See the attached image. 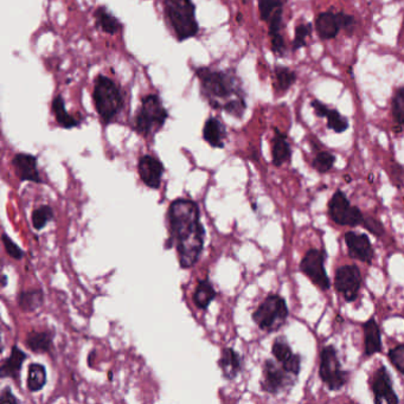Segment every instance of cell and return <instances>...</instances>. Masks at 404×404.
I'll list each match as a JSON object with an SVG mask.
<instances>
[{
  "instance_id": "6da1fadb",
  "label": "cell",
  "mask_w": 404,
  "mask_h": 404,
  "mask_svg": "<svg viewBox=\"0 0 404 404\" xmlns=\"http://www.w3.org/2000/svg\"><path fill=\"white\" fill-rule=\"evenodd\" d=\"M199 208L191 199H175L168 208L171 243L175 244L182 268L198 261L204 247V228L199 221Z\"/></svg>"
},
{
  "instance_id": "7a4b0ae2",
  "label": "cell",
  "mask_w": 404,
  "mask_h": 404,
  "mask_svg": "<svg viewBox=\"0 0 404 404\" xmlns=\"http://www.w3.org/2000/svg\"><path fill=\"white\" fill-rule=\"evenodd\" d=\"M201 82V93L211 107L223 109L231 100L244 97L240 79L234 70H213L208 67L196 69Z\"/></svg>"
},
{
  "instance_id": "3957f363",
  "label": "cell",
  "mask_w": 404,
  "mask_h": 404,
  "mask_svg": "<svg viewBox=\"0 0 404 404\" xmlns=\"http://www.w3.org/2000/svg\"><path fill=\"white\" fill-rule=\"evenodd\" d=\"M164 13L178 42H184L198 34L196 6L192 0H164Z\"/></svg>"
},
{
  "instance_id": "277c9868",
  "label": "cell",
  "mask_w": 404,
  "mask_h": 404,
  "mask_svg": "<svg viewBox=\"0 0 404 404\" xmlns=\"http://www.w3.org/2000/svg\"><path fill=\"white\" fill-rule=\"evenodd\" d=\"M93 100L96 112L105 125L114 121L123 107V96L118 84L101 74L94 81Z\"/></svg>"
},
{
  "instance_id": "5b68a950",
  "label": "cell",
  "mask_w": 404,
  "mask_h": 404,
  "mask_svg": "<svg viewBox=\"0 0 404 404\" xmlns=\"http://www.w3.org/2000/svg\"><path fill=\"white\" fill-rule=\"evenodd\" d=\"M168 119V111L163 106L159 96L149 94L142 97V106L137 109L133 120V128L137 133L147 137L164 126Z\"/></svg>"
},
{
  "instance_id": "8992f818",
  "label": "cell",
  "mask_w": 404,
  "mask_h": 404,
  "mask_svg": "<svg viewBox=\"0 0 404 404\" xmlns=\"http://www.w3.org/2000/svg\"><path fill=\"white\" fill-rule=\"evenodd\" d=\"M288 318V307L283 297L278 294H271L252 313L255 324L263 331H278L286 323Z\"/></svg>"
},
{
  "instance_id": "52a82bcc",
  "label": "cell",
  "mask_w": 404,
  "mask_h": 404,
  "mask_svg": "<svg viewBox=\"0 0 404 404\" xmlns=\"http://www.w3.org/2000/svg\"><path fill=\"white\" fill-rule=\"evenodd\" d=\"M319 376L324 384L332 391H337L346 384L349 374L340 365L335 346H325L321 354Z\"/></svg>"
},
{
  "instance_id": "ba28073f",
  "label": "cell",
  "mask_w": 404,
  "mask_h": 404,
  "mask_svg": "<svg viewBox=\"0 0 404 404\" xmlns=\"http://www.w3.org/2000/svg\"><path fill=\"white\" fill-rule=\"evenodd\" d=\"M328 215L332 221L339 225L357 227L362 224L364 215L357 206H351L343 191H336L328 203Z\"/></svg>"
},
{
  "instance_id": "9c48e42d",
  "label": "cell",
  "mask_w": 404,
  "mask_h": 404,
  "mask_svg": "<svg viewBox=\"0 0 404 404\" xmlns=\"http://www.w3.org/2000/svg\"><path fill=\"white\" fill-rule=\"evenodd\" d=\"M326 256L324 250L311 249L306 252L300 263V271L312 281L313 285L319 287L321 290H330L331 287L330 278L325 269Z\"/></svg>"
},
{
  "instance_id": "30bf717a",
  "label": "cell",
  "mask_w": 404,
  "mask_h": 404,
  "mask_svg": "<svg viewBox=\"0 0 404 404\" xmlns=\"http://www.w3.org/2000/svg\"><path fill=\"white\" fill-rule=\"evenodd\" d=\"M294 375L290 374L283 368L276 365L271 359H267L263 365V377L261 381V388L263 391L276 395L294 384L292 379Z\"/></svg>"
},
{
  "instance_id": "8fae6325",
  "label": "cell",
  "mask_w": 404,
  "mask_h": 404,
  "mask_svg": "<svg viewBox=\"0 0 404 404\" xmlns=\"http://www.w3.org/2000/svg\"><path fill=\"white\" fill-rule=\"evenodd\" d=\"M361 285H362V275L359 268L355 264L343 266L337 269L335 275V286L337 292L343 295L345 302H355L358 297Z\"/></svg>"
},
{
  "instance_id": "7c38bea8",
  "label": "cell",
  "mask_w": 404,
  "mask_h": 404,
  "mask_svg": "<svg viewBox=\"0 0 404 404\" xmlns=\"http://www.w3.org/2000/svg\"><path fill=\"white\" fill-rule=\"evenodd\" d=\"M344 238H345V243L349 250V255L352 259L358 260L362 262H372L375 256L374 248L371 245L370 238L366 234L347 231Z\"/></svg>"
},
{
  "instance_id": "4fadbf2b",
  "label": "cell",
  "mask_w": 404,
  "mask_h": 404,
  "mask_svg": "<svg viewBox=\"0 0 404 404\" xmlns=\"http://www.w3.org/2000/svg\"><path fill=\"white\" fill-rule=\"evenodd\" d=\"M372 391H374L375 402L377 404H395L400 402L393 390V381H391L389 372L384 366L378 368L375 372Z\"/></svg>"
},
{
  "instance_id": "5bb4252c",
  "label": "cell",
  "mask_w": 404,
  "mask_h": 404,
  "mask_svg": "<svg viewBox=\"0 0 404 404\" xmlns=\"http://www.w3.org/2000/svg\"><path fill=\"white\" fill-rule=\"evenodd\" d=\"M137 171L146 187L151 189H159L161 184V178L164 175V165L161 161L152 156H144L139 159Z\"/></svg>"
},
{
  "instance_id": "9a60e30c",
  "label": "cell",
  "mask_w": 404,
  "mask_h": 404,
  "mask_svg": "<svg viewBox=\"0 0 404 404\" xmlns=\"http://www.w3.org/2000/svg\"><path fill=\"white\" fill-rule=\"evenodd\" d=\"M12 166L15 168V175L22 182H32L42 183L39 168H37V158L27 153H18L12 159Z\"/></svg>"
},
{
  "instance_id": "2e32d148",
  "label": "cell",
  "mask_w": 404,
  "mask_h": 404,
  "mask_svg": "<svg viewBox=\"0 0 404 404\" xmlns=\"http://www.w3.org/2000/svg\"><path fill=\"white\" fill-rule=\"evenodd\" d=\"M316 27L321 39H335L342 29L339 13L331 11L321 12L316 18Z\"/></svg>"
},
{
  "instance_id": "e0dca14e",
  "label": "cell",
  "mask_w": 404,
  "mask_h": 404,
  "mask_svg": "<svg viewBox=\"0 0 404 404\" xmlns=\"http://www.w3.org/2000/svg\"><path fill=\"white\" fill-rule=\"evenodd\" d=\"M363 330H364V346H365L364 355L366 357H370L375 354L381 352V331L375 318H370L366 321L365 324L363 325Z\"/></svg>"
},
{
  "instance_id": "ac0fdd59",
  "label": "cell",
  "mask_w": 404,
  "mask_h": 404,
  "mask_svg": "<svg viewBox=\"0 0 404 404\" xmlns=\"http://www.w3.org/2000/svg\"><path fill=\"white\" fill-rule=\"evenodd\" d=\"M203 137L211 147L223 149L224 147L225 130L222 122L216 118H209L203 128Z\"/></svg>"
},
{
  "instance_id": "d6986e66",
  "label": "cell",
  "mask_w": 404,
  "mask_h": 404,
  "mask_svg": "<svg viewBox=\"0 0 404 404\" xmlns=\"http://www.w3.org/2000/svg\"><path fill=\"white\" fill-rule=\"evenodd\" d=\"M290 156H292V149H290V144L287 142L286 134H283L278 128H275L274 139H273V145H271L273 164L280 168L281 165L290 161Z\"/></svg>"
},
{
  "instance_id": "ffe728a7",
  "label": "cell",
  "mask_w": 404,
  "mask_h": 404,
  "mask_svg": "<svg viewBox=\"0 0 404 404\" xmlns=\"http://www.w3.org/2000/svg\"><path fill=\"white\" fill-rule=\"evenodd\" d=\"M27 359V355L18 346L12 347L11 355L6 361H4L1 369H0V376L3 378L11 377L13 379H18L22 370L23 363Z\"/></svg>"
},
{
  "instance_id": "44dd1931",
  "label": "cell",
  "mask_w": 404,
  "mask_h": 404,
  "mask_svg": "<svg viewBox=\"0 0 404 404\" xmlns=\"http://www.w3.org/2000/svg\"><path fill=\"white\" fill-rule=\"evenodd\" d=\"M218 366L223 372V376L227 379H234L241 371V357L236 351H234L230 347H227L222 351V356L218 361Z\"/></svg>"
},
{
  "instance_id": "7402d4cb",
  "label": "cell",
  "mask_w": 404,
  "mask_h": 404,
  "mask_svg": "<svg viewBox=\"0 0 404 404\" xmlns=\"http://www.w3.org/2000/svg\"><path fill=\"white\" fill-rule=\"evenodd\" d=\"M94 17H95L96 27H100L105 34H118L119 31L122 29V24L120 20L112 15L111 12L108 11L107 8L105 6H100L96 8L94 12Z\"/></svg>"
},
{
  "instance_id": "603a6c76",
  "label": "cell",
  "mask_w": 404,
  "mask_h": 404,
  "mask_svg": "<svg viewBox=\"0 0 404 404\" xmlns=\"http://www.w3.org/2000/svg\"><path fill=\"white\" fill-rule=\"evenodd\" d=\"M51 108L54 112L55 119H56L58 126H61L65 130L80 126V121L65 111V99L61 95L55 96Z\"/></svg>"
},
{
  "instance_id": "cb8c5ba5",
  "label": "cell",
  "mask_w": 404,
  "mask_h": 404,
  "mask_svg": "<svg viewBox=\"0 0 404 404\" xmlns=\"http://www.w3.org/2000/svg\"><path fill=\"white\" fill-rule=\"evenodd\" d=\"M216 297V292L214 287L210 283L209 278L201 280L198 285L196 287L195 293H194V302L195 305L201 309H206L209 307L210 304L213 302Z\"/></svg>"
},
{
  "instance_id": "d4e9b609",
  "label": "cell",
  "mask_w": 404,
  "mask_h": 404,
  "mask_svg": "<svg viewBox=\"0 0 404 404\" xmlns=\"http://www.w3.org/2000/svg\"><path fill=\"white\" fill-rule=\"evenodd\" d=\"M25 344L34 352H48L53 345V335L48 331H31L27 336Z\"/></svg>"
},
{
  "instance_id": "484cf974",
  "label": "cell",
  "mask_w": 404,
  "mask_h": 404,
  "mask_svg": "<svg viewBox=\"0 0 404 404\" xmlns=\"http://www.w3.org/2000/svg\"><path fill=\"white\" fill-rule=\"evenodd\" d=\"M46 383V371L44 366L37 363H32L27 371V389L36 393L43 389Z\"/></svg>"
},
{
  "instance_id": "4316f807",
  "label": "cell",
  "mask_w": 404,
  "mask_h": 404,
  "mask_svg": "<svg viewBox=\"0 0 404 404\" xmlns=\"http://www.w3.org/2000/svg\"><path fill=\"white\" fill-rule=\"evenodd\" d=\"M275 73V89L280 94L286 93L290 89L295 81H297V74L293 70H290L287 67L283 65H276L274 69Z\"/></svg>"
},
{
  "instance_id": "83f0119b",
  "label": "cell",
  "mask_w": 404,
  "mask_h": 404,
  "mask_svg": "<svg viewBox=\"0 0 404 404\" xmlns=\"http://www.w3.org/2000/svg\"><path fill=\"white\" fill-rule=\"evenodd\" d=\"M285 0H259L260 17L263 22L269 23L273 18L283 15Z\"/></svg>"
},
{
  "instance_id": "f1b7e54d",
  "label": "cell",
  "mask_w": 404,
  "mask_h": 404,
  "mask_svg": "<svg viewBox=\"0 0 404 404\" xmlns=\"http://www.w3.org/2000/svg\"><path fill=\"white\" fill-rule=\"evenodd\" d=\"M43 304L42 290H34L22 292L18 295V305L24 312H34Z\"/></svg>"
},
{
  "instance_id": "f546056e",
  "label": "cell",
  "mask_w": 404,
  "mask_h": 404,
  "mask_svg": "<svg viewBox=\"0 0 404 404\" xmlns=\"http://www.w3.org/2000/svg\"><path fill=\"white\" fill-rule=\"evenodd\" d=\"M54 218V210L49 206H39L31 215V222L34 229L41 230Z\"/></svg>"
},
{
  "instance_id": "4dcf8cb0",
  "label": "cell",
  "mask_w": 404,
  "mask_h": 404,
  "mask_svg": "<svg viewBox=\"0 0 404 404\" xmlns=\"http://www.w3.org/2000/svg\"><path fill=\"white\" fill-rule=\"evenodd\" d=\"M271 354L274 356L275 359L281 364L287 362L294 355L293 351L283 337L275 340L273 347H271Z\"/></svg>"
},
{
  "instance_id": "1f68e13d",
  "label": "cell",
  "mask_w": 404,
  "mask_h": 404,
  "mask_svg": "<svg viewBox=\"0 0 404 404\" xmlns=\"http://www.w3.org/2000/svg\"><path fill=\"white\" fill-rule=\"evenodd\" d=\"M328 127L330 130H335L336 133H343L349 128V121L344 118L337 109H330L328 113Z\"/></svg>"
},
{
  "instance_id": "d6a6232c",
  "label": "cell",
  "mask_w": 404,
  "mask_h": 404,
  "mask_svg": "<svg viewBox=\"0 0 404 404\" xmlns=\"http://www.w3.org/2000/svg\"><path fill=\"white\" fill-rule=\"evenodd\" d=\"M335 163H336V156L332 153L319 152L313 161V168H316L319 173H326L333 168Z\"/></svg>"
},
{
  "instance_id": "836d02e7",
  "label": "cell",
  "mask_w": 404,
  "mask_h": 404,
  "mask_svg": "<svg viewBox=\"0 0 404 404\" xmlns=\"http://www.w3.org/2000/svg\"><path fill=\"white\" fill-rule=\"evenodd\" d=\"M311 34H312V25L309 23L299 24L295 27V36L292 43L294 51L302 49V46H306V37Z\"/></svg>"
},
{
  "instance_id": "e575fe53",
  "label": "cell",
  "mask_w": 404,
  "mask_h": 404,
  "mask_svg": "<svg viewBox=\"0 0 404 404\" xmlns=\"http://www.w3.org/2000/svg\"><path fill=\"white\" fill-rule=\"evenodd\" d=\"M393 115L397 123L404 125V87L400 88L393 96Z\"/></svg>"
},
{
  "instance_id": "d590c367",
  "label": "cell",
  "mask_w": 404,
  "mask_h": 404,
  "mask_svg": "<svg viewBox=\"0 0 404 404\" xmlns=\"http://www.w3.org/2000/svg\"><path fill=\"white\" fill-rule=\"evenodd\" d=\"M247 109V103L244 97H238V99H234L229 102H227L223 107V111L231 116L241 119L243 116L244 112Z\"/></svg>"
},
{
  "instance_id": "8d00e7d4",
  "label": "cell",
  "mask_w": 404,
  "mask_h": 404,
  "mask_svg": "<svg viewBox=\"0 0 404 404\" xmlns=\"http://www.w3.org/2000/svg\"><path fill=\"white\" fill-rule=\"evenodd\" d=\"M389 361L400 374L404 375V344H400L389 351Z\"/></svg>"
},
{
  "instance_id": "74e56055",
  "label": "cell",
  "mask_w": 404,
  "mask_h": 404,
  "mask_svg": "<svg viewBox=\"0 0 404 404\" xmlns=\"http://www.w3.org/2000/svg\"><path fill=\"white\" fill-rule=\"evenodd\" d=\"M362 225L368 231L374 234L375 236L381 237L384 235V227H383L381 222L376 220V218L365 216L364 220H363Z\"/></svg>"
},
{
  "instance_id": "f35d334b",
  "label": "cell",
  "mask_w": 404,
  "mask_h": 404,
  "mask_svg": "<svg viewBox=\"0 0 404 404\" xmlns=\"http://www.w3.org/2000/svg\"><path fill=\"white\" fill-rule=\"evenodd\" d=\"M1 240H3L5 250L8 252V256H11L12 259L15 260H20L23 257V250H22V249H20V247H18V245H17V244H15V242H13V241L6 235V234H3Z\"/></svg>"
},
{
  "instance_id": "ab89813d",
  "label": "cell",
  "mask_w": 404,
  "mask_h": 404,
  "mask_svg": "<svg viewBox=\"0 0 404 404\" xmlns=\"http://www.w3.org/2000/svg\"><path fill=\"white\" fill-rule=\"evenodd\" d=\"M283 368L294 376H299L302 371V357L299 355H293L287 362L283 363Z\"/></svg>"
},
{
  "instance_id": "60d3db41",
  "label": "cell",
  "mask_w": 404,
  "mask_h": 404,
  "mask_svg": "<svg viewBox=\"0 0 404 404\" xmlns=\"http://www.w3.org/2000/svg\"><path fill=\"white\" fill-rule=\"evenodd\" d=\"M271 51L278 56H283L286 53V44L283 34H275L271 37Z\"/></svg>"
},
{
  "instance_id": "b9f144b4",
  "label": "cell",
  "mask_w": 404,
  "mask_h": 404,
  "mask_svg": "<svg viewBox=\"0 0 404 404\" xmlns=\"http://www.w3.org/2000/svg\"><path fill=\"white\" fill-rule=\"evenodd\" d=\"M339 13L340 24H342V29H345L347 34H352L355 31L356 20L352 15H346L344 12H338Z\"/></svg>"
},
{
  "instance_id": "7bdbcfd3",
  "label": "cell",
  "mask_w": 404,
  "mask_h": 404,
  "mask_svg": "<svg viewBox=\"0 0 404 404\" xmlns=\"http://www.w3.org/2000/svg\"><path fill=\"white\" fill-rule=\"evenodd\" d=\"M311 105H312L313 111H314L317 116H319V118H326L328 116L330 108L328 106H325L324 103H321L318 100H314Z\"/></svg>"
},
{
  "instance_id": "ee69618b",
  "label": "cell",
  "mask_w": 404,
  "mask_h": 404,
  "mask_svg": "<svg viewBox=\"0 0 404 404\" xmlns=\"http://www.w3.org/2000/svg\"><path fill=\"white\" fill-rule=\"evenodd\" d=\"M0 400L4 402V403L5 402H13V403H17V402H18V400L13 396V393H12L11 390L8 389V388L1 393Z\"/></svg>"
},
{
  "instance_id": "f6af8a7d",
  "label": "cell",
  "mask_w": 404,
  "mask_h": 404,
  "mask_svg": "<svg viewBox=\"0 0 404 404\" xmlns=\"http://www.w3.org/2000/svg\"><path fill=\"white\" fill-rule=\"evenodd\" d=\"M6 286V275H3V287Z\"/></svg>"
},
{
  "instance_id": "bcb514c9",
  "label": "cell",
  "mask_w": 404,
  "mask_h": 404,
  "mask_svg": "<svg viewBox=\"0 0 404 404\" xmlns=\"http://www.w3.org/2000/svg\"><path fill=\"white\" fill-rule=\"evenodd\" d=\"M243 3H247V0H244Z\"/></svg>"
}]
</instances>
